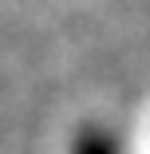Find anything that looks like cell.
<instances>
[{"mask_svg":"<svg viewBox=\"0 0 150 154\" xmlns=\"http://www.w3.org/2000/svg\"><path fill=\"white\" fill-rule=\"evenodd\" d=\"M71 154H123V146H118V138L107 127L87 122V127H79V134L71 142Z\"/></svg>","mask_w":150,"mask_h":154,"instance_id":"cell-1","label":"cell"}]
</instances>
